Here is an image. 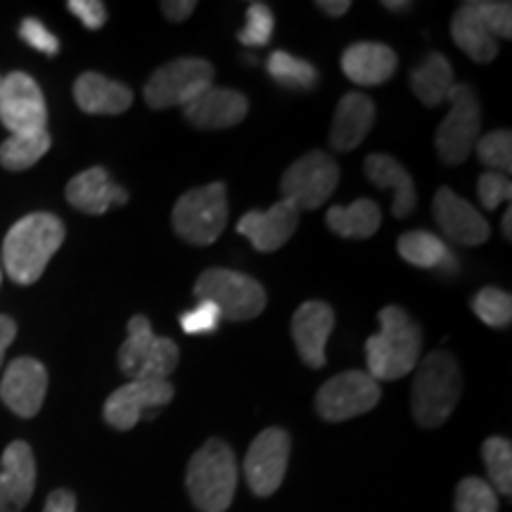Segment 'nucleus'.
I'll list each match as a JSON object with an SVG mask.
<instances>
[{
  "mask_svg": "<svg viewBox=\"0 0 512 512\" xmlns=\"http://www.w3.org/2000/svg\"><path fill=\"white\" fill-rule=\"evenodd\" d=\"M268 74L280 86L285 88H299V91H311L318 83V69L311 62L302 60V57L285 53V50H275L266 62Z\"/></svg>",
  "mask_w": 512,
  "mask_h": 512,
  "instance_id": "31",
  "label": "nucleus"
},
{
  "mask_svg": "<svg viewBox=\"0 0 512 512\" xmlns=\"http://www.w3.org/2000/svg\"><path fill=\"white\" fill-rule=\"evenodd\" d=\"M178 361V344L169 337H157L143 313L128 320V337L119 349V368L128 380H169Z\"/></svg>",
  "mask_w": 512,
  "mask_h": 512,
  "instance_id": "5",
  "label": "nucleus"
},
{
  "mask_svg": "<svg viewBox=\"0 0 512 512\" xmlns=\"http://www.w3.org/2000/svg\"><path fill=\"white\" fill-rule=\"evenodd\" d=\"M178 320H181V328L185 335H211V332L219 330L223 316L216 304L200 302L195 309L185 311Z\"/></svg>",
  "mask_w": 512,
  "mask_h": 512,
  "instance_id": "38",
  "label": "nucleus"
},
{
  "mask_svg": "<svg viewBox=\"0 0 512 512\" xmlns=\"http://www.w3.org/2000/svg\"><path fill=\"white\" fill-rule=\"evenodd\" d=\"M185 484L197 510L226 512L238 489V463L233 448L221 439H209L190 458Z\"/></svg>",
  "mask_w": 512,
  "mask_h": 512,
  "instance_id": "4",
  "label": "nucleus"
},
{
  "mask_svg": "<svg viewBox=\"0 0 512 512\" xmlns=\"http://www.w3.org/2000/svg\"><path fill=\"white\" fill-rule=\"evenodd\" d=\"M292 439L283 427H268L249 446L245 456V477L256 496L268 498L283 484L290 463Z\"/></svg>",
  "mask_w": 512,
  "mask_h": 512,
  "instance_id": "12",
  "label": "nucleus"
},
{
  "mask_svg": "<svg viewBox=\"0 0 512 512\" xmlns=\"http://www.w3.org/2000/svg\"><path fill=\"white\" fill-rule=\"evenodd\" d=\"M195 8V0H164L162 3V12L169 22H183L195 12Z\"/></svg>",
  "mask_w": 512,
  "mask_h": 512,
  "instance_id": "42",
  "label": "nucleus"
},
{
  "mask_svg": "<svg viewBox=\"0 0 512 512\" xmlns=\"http://www.w3.org/2000/svg\"><path fill=\"white\" fill-rule=\"evenodd\" d=\"M460 8L470 12L482 27L496 38L512 36V5L510 3H494V0H470Z\"/></svg>",
  "mask_w": 512,
  "mask_h": 512,
  "instance_id": "34",
  "label": "nucleus"
},
{
  "mask_svg": "<svg viewBox=\"0 0 512 512\" xmlns=\"http://www.w3.org/2000/svg\"><path fill=\"white\" fill-rule=\"evenodd\" d=\"M64 242V226L53 214H29L8 230L3 242L5 271L17 285H34Z\"/></svg>",
  "mask_w": 512,
  "mask_h": 512,
  "instance_id": "2",
  "label": "nucleus"
},
{
  "mask_svg": "<svg viewBox=\"0 0 512 512\" xmlns=\"http://www.w3.org/2000/svg\"><path fill=\"white\" fill-rule=\"evenodd\" d=\"M482 458L496 494H512V446L503 437H489L482 444Z\"/></svg>",
  "mask_w": 512,
  "mask_h": 512,
  "instance_id": "32",
  "label": "nucleus"
},
{
  "mask_svg": "<svg viewBox=\"0 0 512 512\" xmlns=\"http://www.w3.org/2000/svg\"><path fill=\"white\" fill-rule=\"evenodd\" d=\"M399 57L384 43H354L344 50L342 72L356 86H382L392 79Z\"/></svg>",
  "mask_w": 512,
  "mask_h": 512,
  "instance_id": "23",
  "label": "nucleus"
},
{
  "mask_svg": "<svg viewBox=\"0 0 512 512\" xmlns=\"http://www.w3.org/2000/svg\"><path fill=\"white\" fill-rule=\"evenodd\" d=\"M339 181V166L325 152L313 150L297 159L283 174L280 192L283 200L302 209H318L330 200Z\"/></svg>",
  "mask_w": 512,
  "mask_h": 512,
  "instance_id": "11",
  "label": "nucleus"
},
{
  "mask_svg": "<svg viewBox=\"0 0 512 512\" xmlns=\"http://www.w3.org/2000/svg\"><path fill=\"white\" fill-rule=\"evenodd\" d=\"M463 394V375L448 351H432L420 361L413 380V415L425 430H437L451 418Z\"/></svg>",
  "mask_w": 512,
  "mask_h": 512,
  "instance_id": "3",
  "label": "nucleus"
},
{
  "mask_svg": "<svg viewBox=\"0 0 512 512\" xmlns=\"http://www.w3.org/2000/svg\"><path fill=\"white\" fill-rule=\"evenodd\" d=\"M67 8L81 19L83 27L91 31L102 29V24L107 22V8L100 0H69Z\"/></svg>",
  "mask_w": 512,
  "mask_h": 512,
  "instance_id": "41",
  "label": "nucleus"
},
{
  "mask_svg": "<svg viewBox=\"0 0 512 512\" xmlns=\"http://www.w3.org/2000/svg\"><path fill=\"white\" fill-rule=\"evenodd\" d=\"M451 36L456 46L475 62H491L498 55V41L477 22L470 12L458 8L451 22Z\"/></svg>",
  "mask_w": 512,
  "mask_h": 512,
  "instance_id": "29",
  "label": "nucleus"
},
{
  "mask_svg": "<svg viewBox=\"0 0 512 512\" xmlns=\"http://www.w3.org/2000/svg\"><path fill=\"white\" fill-rule=\"evenodd\" d=\"M171 223L178 238L190 245H214L228 223L226 185L216 181L185 192L176 202Z\"/></svg>",
  "mask_w": 512,
  "mask_h": 512,
  "instance_id": "6",
  "label": "nucleus"
},
{
  "mask_svg": "<svg viewBox=\"0 0 512 512\" xmlns=\"http://www.w3.org/2000/svg\"><path fill=\"white\" fill-rule=\"evenodd\" d=\"M316 5L328 17H342V15H347V10L351 8L349 0H318Z\"/></svg>",
  "mask_w": 512,
  "mask_h": 512,
  "instance_id": "45",
  "label": "nucleus"
},
{
  "mask_svg": "<svg viewBox=\"0 0 512 512\" xmlns=\"http://www.w3.org/2000/svg\"><path fill=\"white\" fill-rule=\"evenodd\" d=\"M456 512H498L494 486L479 477L460 479L456 489Z\"/></svg>",
  "mask_w": 512,
  "mask_h": 512,
  "instance_id": "35",
  "label": "nucleus"
},
{
  "mask_svg": "<svg viewBox=\"0 0 512 512\" xmlns=\"http://www.w3.org/2000/svg\"><path fill=\"white\" fill-rule=\"evenodd\" d=\"M363 171H366V176L377 188L394 192L392 211L396 219H408L413 214L415 207H418L413 176L394 157L382 155V152L368 155L366 162H363Z\"/></svg>",
  "mask_w": 512,
  "mask_h": 512,
  "instance_id": "25",
  "label": "nucleus"
},
{
  "mask_svg": "<svg viewBox=\"0 0 512 512\" xmlns=\"http://www.w3.org/2000/svg\"><path fill=\"white\" fill-rule=\"evenodd\" d=\"M434 219L446 238L465 247H479L489 240V223L470 202L456 195L451 188H439L432 202Z\"/></svg>",
  "mask_w": 512,
  "mask_h": 512,
  "instance_id": "17",
  "label": "nucleus"
},
{
  "mask_svg": "<svg viewBox=\"0 0 512 512\" xmlns=\"http://www.w3.org/2000/svg\"><path fill=\"white\" fill-rule=\"evenodd\" d=\"M48 392V370L36 358H15L5 368L0 382V399L19 418H34Z\"/></svg>",
  "mask_w": 512,
  "mask_h": 512,
  "instance_id": "15",
  "label": "nucleus"
},
{
  "mask_svg": "<svg viewBox=\"0 0 512 512\" xmlns=\"http://www.w3.org/2000/svg\"><path fill=\"white\" fill-rule=\"evenodd\" d=\"M384 8L387 10H394V12H406V10H411L413 5L411 3H394V0H384Z\"/></svg>",
  "mask_w": 512,
  "mask_h": 512,
  "instance_id": "47",
  "label": "nucleus"
},
{
  "mask_svg": "<svg viewBox=\"0 0 512 512\" xmlns=\"http://www.w3.org/2000/svg\"><path fill=\"white\" fill-rule=\"evenodd\" d=\"M380 332L366 342V361L370 377L377 382H392L418 368L422 351V330L401 306H384L377 313Z\"/></svg>",
  "mask_w": 512,
  "mask_h": 512,
  "instance_id": "1",
  "label": "nucleus"
},
{
  "mask_svg": "<svg viewBox=\"0 0 512 512\" xmlns=\"http://www.w3.org/2000/svg\"><path fill=\"white\" fill-rule=\"evenodd\" d=\"M477 195L479 202L486 211H496L503 202H510L512 197V183L508 176L489 171L477 181Z\"/></svg>",
  "mask_w": 512,
  "mask_h": 512,
  "instance_id": "39",
  "label": "nucleus"
},
{
  "mask_svg": "<svg viewBox=\"0 0 512 512\" xmlns=\"http://www.w3.org/2000/svg\"><path fill=\"white\" fill-rule=\"evenodd\" d=\"M19 38H22L27 46L38 50V53H46V55L60 53V41H57V36L50 34L46 24L38 22L34 17L24 19L22 27H19Z\"/></svg>",
  "mask_w": 512,
  "mask_h": 512,
  "instance_id": "40",
  "label": "nucleus"
},
{
  "mask_svg": "<svg viewBox=\"0 0 512 512\" xmlns=\"http://www.w3.org/2000/svg\"><path fill=\"white\" fill-rule=\"evenodd\" d=\"M74 100L86 114H124L133 105V91L105 74L86 72L74 83Z\"/></svg>",
  "mask_w": 512,
  "mask_h": 512,
  "instance_id": "24",
  "label": "nucleus"
},
{
  "mask_svg": "<svg viewBox=\"0 0 512 512\" xmlns=\"http://www.w3.org/2000/svg\"><path fill=\"white\" fill-rule=\"evenodd\" d=\"M275 17L266 3H252L247 8L245 29L238 34V41L247 48H261L271 43Z\"/></svg>",
  "mask_w": 512,
  "mask_h": 512,
  "instance_id": "37",
  "label": "nucleus"
},
{
  "mask_svg": "<svg viewBox=\"0 0 512 512\" xmlns=\"http://www.w3.org/2000/svg\"><path fill=\"white\" fill-rule=\"evenodd\" d=\"M375 124V102L366 93H347L339 100L330 128V145L337 152H351L366 140Z\"/></svg>",
  "mask_w": 512,
  "mask_h": 512,
  "instance_id": "22",
  "label": "nucleus"
},
{
  "mask_svg": "<svg viewBox=\"0 0 512 512\" xmlns=\"http://www.w3.org/2000/svg\"><path fill=\"white\" fill-rule=\"evenodd\" d=\"M299 214L302 211H299L297 204L280 200L268 211H247L238 221V233L252 242L256 252H278L280 247L287 245L294 230H297Z\"/></svg>",
  "mask_w": 512,
  "mask_h": 512,
  "instance_id": "16",
  "label": "nucleus"
},
{
  "mask_svg": "<svg viewBox=\"0 0 512 512\" xmlns=\"http://www.w3.org/2000/svg\"><path fill=\"white\" fill-rule=\"evenodd\" d=\"M211 86H214L211 62L200 57H178L150 76L145 86V102L152 110L185 107Z\"/></svg>",
  "mask_w": 512,
  "mask_h": 512,
  "instance_id": "9",
  "label": "nucleus"
},
{
  "mask_svg": "<svg viewBox=\"0 0 512 512\" xmlns=\"http://www.w3.org/2000/svg\"><path fill=\"white\" fill-rule=\"evenodd\" d=\"M503 235H505V240H512V209H505V216H503Z\"/></svg>",
  "mask_w": 512,
  "mask_h": 512,
  "instance_id": "46",
  "label": "nucleus"
},
{
  "mask_svg": "<svg viewBox=\"0 0 512 512\" xmlns=\"http://www.w3.org/2000/svg\"><path fill=\"white\" fill-rule=\"evenodd\" d=\"M479 162L496 174L508 176L512 171V136L510 131H491L475 145Z\"/></svg>",
  "mask_w": 512,
  "mask_h": 512,
  "instance_id": "36",
  "label": "nucleus"
},
{
  "mask_svg": "<svg viewBox=\"0 0 512 512\" xmlns=\"http://www.w3.org/2000/svg\"><path fill=\"white\" fill-rule=\"evenodd\" d=\"M197 302H211L219 306L221 316L233 323L252 320L266 309V290L245 273L228 268H209L195 283Z\"/></svg>",
  "mask_w": 512,
  "mask_h": 512,
  "instance_id": "7",
  "label": "nucleus"
},
{
  "mask_svg": "<svg viewBox=\"0 0 512 512\" xmlns=\"http://www.w3.org/2000/svg\"><path fill=\"white\" fill-rule=\"evenodd\" d=\"M36 489V460L27 441H12L0 458V512H22Z\"/></svg>",
  "mask_w": 512,
  "mask_h": 512,
  "instance_id": "18",
  "label": "nucleus"
},
{
  "mask_svg": "<svg viewBox=\"0 0 512 512\" xmlns=\"http://www.w3.org/2000/svg\"><path fill=\"white\" fill-rule=\"evenodd\" d=\"M325 223L339 238L366 240L380 228L382 211L373 200H356L349 207H332Z\"/></svg>",
  "mask_w": 512,
  "mask_h": 512,
  "instance_id": "28",
  "label": "nucleus"
},
{
  "mask_svg": "<svg viewBox=\"0 0 512 512\" xmlns=\"http://www.w3.org/2000/svg\"><path fill=\"white\" fill-rule=\"evenodd\" d=\"M335 328V311L325 302H306L292 318V339L306 366L318 370L325 366V344Z\"/></svg>",
  "mask_w": 512,
  "mask_h": 512,
  "instance_id": "19",
  "label": "nucleus"
},
{
  "mask_svg": "<svg viewBox=\"0 0 512 512\" xmlns=\"http://www.w3.org/2000/svg\"><path fill=\"white\" fill-rule=\"evenodd\" d=\"M0 121L10 136L48 131L46 98L29 74L12 72L0 81Z\"/></svg>",
  "mask_w": 512,
  "mask_h": 512,
  "instance_id": "13",
  "label": "nucleus"
},
{
  "mask_svg": "<svg viewBox=\"0 0 512 512\" xmlns=\"http://www.w3.org/2000/svg\"><path fill=\"white\" fill-rule=\"evenodd\" d=\"M448 102H451V110L439 124L437 152L441 164L458 166L467 162L482 133V107H479L477 93L467 83H456Z\"/></svg>",
  "mask_w": 512,
  "mask_h": 512,
  "instance_id": "8",
  "label": "nucleus"
},
{
  "mask_svg": "<svg viewBox=\"0 0 512 512\" xmlns=\"http://www.w3.org/2000/svg\"><path fill=\"white\" fill-rule=\"evenodd\" d=\"M43 512H76V496L67 489H55L48 496Z\"/></svg>",
  "mask_w": 512,
  "mask_h": 512,
  "instance_id": "43",
  "label": "nucleus"
},
{
  "mask_svg": "<svg viewBox=\"0 0 512 512\" xmlns=\"http://www.w3.org/2000/svg\"><path fill=\"white\" fill-rule=\"evenodd\" d=\"M380 396V382L363 370H347L318 389L316 413L328 422H344L373 411Z\"/></svg>",
  "mask_w": 512,
  "mask_h": 512,
  "instance_id": "10",
  "label": "nucleus"
},
{
  "mask_svg": "<svg viewBox=\"0 0 512 512\" xmlns=\"http://www.w3.org/2000/svg\"><path fill=\"white\" fill-rule=\"evenodd\" d=\"M472 311L489 328L503 330L512 320V297L498 287H484L472 299Z\"/></svg>",
  "mask_w": 512,
  "mask_h": 512,
  "instance_id": "33",
  "label": "nucleus"
},
{
  "mask_svg": "<svg viewBox=\"0 0 512 512\" xmlns=\"http://www.w3.org/2000/svg\"><path fill=\"white\" fill-rule=\"evenodd\" d=\"M15 335H17V325L15 320L10 316H3L0 313V366H3V358H5V351L12 342H15Z\"/></svg>",
  "mask_w": 512,
  "mask_h": 512,
  "instance_id": "44",
  "label": "nucleus"
},
{
  "mask_svg": "<svg viewBox=\"0 0 512 512\" xmlns=\"http://www.w3.org/2000/svg\"><path fill=\"white\" fill-rule=\"evenodd\" d=\"M185 119L202 131H221L238 126L249 112V100L233 88L211 86L183 107Z\"/></svg>",
  "mask_w": 512,
  "mask_h": 512,
  "instance_id": "20",
  "label": "nucleus"
},
{
  "mask_svg": "<svg viewBox=\"0 0 512 512\" xmlns=\"http://www.w3.org/2000/svg\"><path fill=\"white\" fill-rule=\"evenodd\" d=\"M453 86V69L451 62L441 53H430L422 57L418 67L411 72V88L425 107H439L441 102L448 100Z\"/></svg>",
  "mask_w": 512,
  "mask_h": 512,
  "instance_id": "27",
  "label": "nucleus"
},
{
  "mask_svg": "<svg viewBox=\"0 0 512 512\" xmlns=\"http://www.w3.org/2000/svg\"><path fill=\"white\" fill-rule=\"evenodd\" d=\"M50 150V133H19L0 145V166L8 171H27Z\"/></svg>",
  "mask_w": 512,
  "mask_h": 512,
  "instance_id": "30",
  "label": "nucleus"
},
{
  "mask_svg": "<svg viewBox=\"0 0 512 512\" xmlns=\"http://www.w3.org/2000/svg\"><path fill=\"white\" fill-rule=\"evenodd\" d=\"M174 399V384L169 380H131L114 389L102 408V418L119 432H128L145 415L159 411Z\"/></svg>",
  "mask_w": 512,
  "mask_h": 512,
  "instance_id": "14",
  "label": "nucleus"
},
{
  "mask_svg": "<svg viewBox=\"0 0 512 512\" xmlns=\"http://www.w3.org/2000/svg\"><path fill=\"white\" fill-rule=\"evenodd\" d=\"M396 249H399L401 259L411 266L434 268V271H441L446 275L458 271L456 256H453L446 242L437 238L434 233H427V230H411V233H403Z\"/></svg>",
  "mask_w": 512,
  "mask_h": 512,
  "instance_id": "26",
  "label": "nucleus"
},
{
  "mask_svg": "<svg viewBox=\"0 0 512 512\" xmlns=\"http://www.w3.org/2000/svg\"><path fill=\"white\" fill-rule=\"evenodd\" d=\"M67 202L76 211H83V214L100 216L112 207H124L128 202V192L114 185L110 174L102 166H91V169L81 171L79 176L69 181Z\"/></svg>",
  "mask_w": 512,
  "mask_h": 512,
  "instance_id": "21",
  "label": "nucleus"
}]
</instances>
